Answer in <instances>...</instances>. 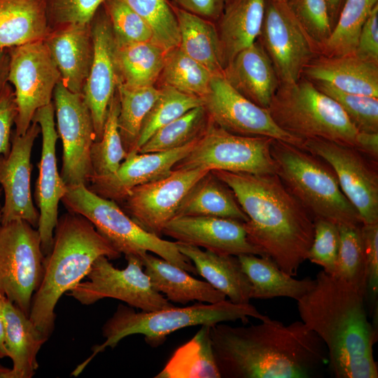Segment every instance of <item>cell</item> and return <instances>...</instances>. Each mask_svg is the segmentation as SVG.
<instances>
[{"mask_svg": "<svg viewBox=\"0 0 378 378\" xmlns=\"http://www.w3.org/2000/svg\"><path fill=\"white\" fill-rule=\"evenodd\" d=\"M210 338L223 378H309L328 363L324 343L302 321L218 323L210 326Z\"/></svg>", "mask_w": 378, "mask_h": 378, "instance_id": "6da1fadb", "label": "cell"}, {"mask_svg": "<svg viewBox=\"0 0 378 378\" xmlns=\"http://www.w3.org/2000/svg\"><path fill=\"white\" fill-rule=\"evenodd\" d=\"M297 305L301 321L324 343L335 377H378L377 328L368 320L364 291L321 270Z\"/></svg>", "mask_w": 378, "mask_h": 378, "instance_id": "7a4b0ae2", "label": "cell"}, {"mask_svg": "<svg viewBox=\"0 0 378 378\" xmlns=\"http://www.w3.org/2000/svg\"><path fill=\"white\" fill-rule=\"evenodd\" d=\"M211 172L234 193L248 218V240L284 272L293 276L307 258L314 220L276 174Z\"/></svg>", "mask_w": 378, "mask_h": 378, "instance_id": "3957f363", "label": "cell"}, {"mask_svg": "<svg viewBox=\"0 0 378 378\" xmlns=\"http://www.w3.org/2000/svg\"><path fill=\"white\" fill-rule=\"evenodd\" d=\"M102 255L113 260L121 254L82 215L69 211L58 218L29 316L47 340L54 330L58 300L86 276L94 260Z\"/></svg>", "mask_w": 378, "mask_h": 378, "instance_id": "277c9868", "label": "cell"}, {"mask_svg": "<svg viewBox=\"0 0 378 378\" xmlns=\"http://www.w3.org/2000/svg\"><path fill=\"white\" fill-rule=\"evenodd\" d=\"M253 317L260 321L268 318L250 303L235 304L224 300L217 303L200 302L185 307H171L151 312H135L132 307L119 304L102 327L105 341L93 346L92 355L72 372L78 376L92 358L107 347H115L123 338L141 334L153 347L161 345L167 337L181 328L194 326H212L218 323Z\"/></svg>", "mask_w": 378, "mask_h": 378, "instance_id": "5b68a950", "label": "cell"}, {"mask_svg": "<svg viewBox=\"0 0 378 378\" xmlns=\"http://www.w3.org/2000/svg\"><path fill=\"white\" fill-rule=\"evenodd\" d=\"M276 174L314 218L337 225L361 227L362 220L342 192L330 165L311 152L274 139Z\"/></svg>", "mask_w": 378, "mask_h": 378, "instance_id": "8992f818", "label": "cell"}, {"mask_svg": "<svg viewBox=\"0 0 378 378\" xmlns=\"http://www.w3.org/2000/svg\"><path fill=\"white\" fill-rule=\"evenodd\" d=\"M267 109L281 130L303 141L322 139L356 146L358 131L341 106L303 76L280 83Z\"/></svg>", "mask_w": 378, "mask_h": 378, "instance_id": "52a82bcc", "label": "cell"}, {"mask_svg": "<svg viewBox=\"0 0 378 378\" xmlns=\"http://www.w3.org/2000/svg\"><path fill=\"white\" fill-rule=\"evenodd\" d=\"M66 209L86 218L120 254L141 259L146 253L158 256L192 274H197L192 262L177 248L176 241H167L141 227L115 202L102 197L85 185L67 187L61 200Z\"/></svg>", "mask_w": 378, "mask_h": 378, "instance_id": "ba28073f", "label": "cell"}, {"mask_svg": "<svg viewBox=\"0 0 378 378\" xmlns=\"http://www.w3.org/2000/svg\"><path fill=\"white\" fill-rule=\"evenodd\" d=\"M274 139L232 134L210 119L205 133L172 170H222L253 174H276L271 154Z\"/></svg>", "mask_w": 378, "mask_h": 378, "instance_id": "9c48e42d", "label": "cell"}, {"mask_svg": "<svg viewBox=\"0 0 378 378\" xmlns=\"http://www.w3.org/2000/svg\"><path fill=\"white\" fill-rule=\"evenodd\" d=\"M44 257L37 228L20 219L0 223V293L28 316Z\"/></svg>", "mask_w": 378, "mask_h": 378, "instance_id": "30bf717a", "label": "cell"}, {"mask_svg": "<svg viewBox=\"0 0 378 378\" xmlns=\"http://www.w3.org/2000/svg\"><path fill=\"white\" fill-rule=\"evenodd\" d=\"M125 258L127 265L120 270L113 267L106 256H99L87 274V280L78 283L67 295L85 305L110 298L144 312L173 307L153 288L144 271L142 260L135 255Z\"/></svg>", "mask_w": 378, "mask_h": 378, "instance_id": "8fae6325", "label": "cell"}, {"mask_svg": "<svg viewBox=\"0 0 378 378\" xmlns=\"http://www.w3.org/2000/svg\"><path fill=\"white\" fill-rule=\"evenodd\" d=\"M258 41L283 83L299 80L305 67L321 55L318 46L306 32L287 2L281 0H265Z\"/></svg>", "mask_w": 378, "mask_h": 378, "instance_id": "7c38bea8", "label": "cell"}, {"mask_svg": "<svg viewBox=\"0 0 378 378\" xmlns=\"http://www.w3.org/2000/svg\"><path fill=\"white\" fill-rule=\"evenodd\" d=\"M10 53L8 82L13 86L18 111L15 133L22 135L36 111L52 102L61 76L44 41L10 48Z\"/></svg>", "mask_w": 378, "mask_h": 378, "instance_id": "4fadbf2b", "label": "cell"}, {"mask_svg": "<svg viewBox=\"0 0 378 378\" xmlns=\"http://www.w3.org/2000/svg\"><path fill=\"white\" fill-rule=\"evenodd\" d=\"M53 98L57 132L63 146L60 176L67 187L88 186L92 176L90 151L95 141L90 109L83 93L71 92L61 80Z\"/></svg>", "mask_w": 378, "mask_h": 378, "instance_id": "5bb4252c", "label": "cell"}, {"mask_svg": "<svg viewBox=\"0 0 378 378\" xmlns=\"http://www.w3.org/2000/svg\"><path fill=\"white\" fill-rule=\"evenodd\" d=\"M304 148L333 169L363 223H378V162L355 147L322 139L304 140Z\"/></svg>", "mask_w": 378, "mask_h": 378, "instance_id": "9a60e30c", "label": "cell"}, {"mask_svg": "<svg viewBox=\"0 0 378 378\" xmlns=\"http://www.w3.org/2000/svg\"><path fill=\"white\" fill-rule=\"evenodd\" d=\"M202 99L211 120L229 132L269 137L304 149L303 141L281 130L267 108L239 94L223 76L212 77L209 91Z\"/></svg>", "mask_w": 378, "mask_h": 378, "instance_id": "2e32d148", "label": "cell"}, {"mask_svg": "<svg viewBox=\"0 0 378 378\" xmlns=\"http://www.w3.org/2000/svg\"><path fill=\"white\" fill-rule=\"evenodd\" d=\"M209 171L172 170L164 178L132 188L118 204L141 227L161 237L188 192Z\"/></svg>", "mask_w": 378, "mask_h": 378, "instance_id": "e0dca14e", "label": "cell"}, {"mask_svg": "<svg viewBox=\"0 0 378 378\" xmlns=\"http://www.w3.org/2000/svg\"><path fill=\"white\" fill-rule=\"evenodd\" d=\"M39 133L40 125L32 121L24 134L18 135L14 132L12 134L8 155H0V186L4 193L1 224L20 219L38 227L40 215L34 206L31 192V155Z\"/></svg>", "mask_w": 378, "mask_h": 378, "instance_id": "ac0fdd59", "label": "cell"}, {"mask_svg": "<svg viewBox=\"0 0 378 378\" xmlns=\"http://www.w3.org/2000/svg\"><path fill=\"white\" fill-rule=\"evenodd\" d=\"M53 103L38 109L32 119L41 127L42 148L39 174L36 183L35 199L39 209L38 230L44 256L52 248L54 231L58 220V205L66 192L67 186L59 174L56 160L58 139L54 120Z\"/></svg>", "mask_w": 378, "mask_h": 378, "instance_id": "d6986e66", "label": "cell"}, {"mask_svg": "<svg viewBox=\"0 0 378 378\" xmlns=\"http://www.w3.org/2000/svg\"><path fill=\"white\" fill-rule=\"evenodd\" d=\"M91 28L94 55L82 93L92 115L95 141H99L103 134L108 107L116 91L118 81L115 37L103 6L95 13Z\"/></svg>", "mask_w": 378, "mask_h": 378, "instance_id": "ffe728a7", "label": "cell"}, {"mask_svg": "<svg viewBox=\"0 0 378 378\" xmlns=\"http://www.w3.org/2000/svg\"><path fill=\"white\" fill-rule=\"evenodd\" d=\"M198 140L166 151H132L117 170L107 175L92 176L87 187L96 195L119 204L132 188L169 175L173 167L192 150Z\"/></svg>", "mask_w": 378, "mask_h": 378, "instance_id": "44dd1931", "label": "cell"}, {"mask_svg": "<svg viewBox=\"0 0 378 378\" xmlns=\"http://www.w3.org/2000/svg\"><path fill=\"white\" fill-rule=\"evenodd\" d=\"M163 234L176 241L219 254L263 256L248 240L243 222L235 219L206 216H175L164 226Z\"/></svg>", "mask_w": 378, "mask_h": 378, "instance_id": "7402d4cb", "label": "cell"}, {"mask_svg": "<svg viewBox=\"0 0 378 378\" xmlns=\"http://www.w3.org/2000/svg\"><path fill=\"white\" fill-rule=\"evenodd\" d=\"M44 43L59 71L61 82L71 92L82 93L94 55L91 22L52 27Z\"/></svg>", "mask_w": 378, "mask_h": 378, "instance_id": "603a6c76", "label": "cell"}, {"mask_svg": "<svg viewBox=\"0 0 378 378\" xmlns=\"http://www.w3.org/2000/svg\"><path fill=\"white\" fill-rule=\"evenodd\" d=\"M302 76L345 92L378 97V62L355 52L332 57L320 55L305 67Z\"/></svg>", "mask_w": 378, "mask_h": 378, "instance_id": "cb8c5ba5", "label": "cell"}, {"mask_svg": "<svg viewBox=\"0 0 378 378\" xmlns=\"http://www.w3.org/2000/svg\"><path fill=\"white\" fill-rule=\"evenodd\" d=\"M223 76L239 94L265 108L280 83L272 61L258 40L233 58Z\"/></svg>", "mask_w": 378, "mask_h": 378, "instance_id": "d4e9b609", "label": "cell"}, {"mask_svg": "<svg viewBox=\"0 0 378 378\" xmlns=\"http://www.w3.org/2000/svg\"><path fill=\"white\" fill-rule=\"evenodd\" d=\"M179 251L194 265L200 276L235 304L250 303L251 284L237 256L219 254L176 241Z\"/></svg>", "mask_w": 378, "mask_h": 378, "instance_id": "484cf974", "label": "cell"}, {"mask_svg": "<svg viewBox=\"0 0 378 378\" xmlns=\"http://www.w3.org/2000/svg\"><path fill=\"white\" fill-rule=\"evenodd\" d=\"M265 0H226L215 22L224 69L241 50L255 42L260 34Z\"/></svg>", "mask_w": 378, "mask_h": 378, "instance_id": "4316f807", "label": "cell"}, {"mask_svg": "<svg viewBox=\"0 0 378 378\" xmlns=\"http://www.w3.org/2000/svg\"><path fill=\"white\" fill-rule=\"evenodd\" d=\"M141 260L153 288L169 301L185 304L192 301L212 304L225 300V294L207 281L194 278L159 256L146 253Z\"/></svg>", "mask_w": 378, "mask_h": 378, "instance_id": "83f0119b", "label": "cell"}, {"mask_svg": "<svg viewBox=\"0 0 378 378\" xmlns=\"http://www.w3.org/2000/svg\"><path fill=\"white\" fill-rule=\"evenodd\" d=\"M5 345L15 378H31L38 369L37 354L48 340L29 317L1 295Z\"/></svg>", "mask_w": 378, "mask_h": 378, "instance_id": "f1b7e54d", "label": "cell"}, {"mask_svg": "<svg viewBox=\"0 0 378 378\" xmlns=\"http://www.w3.org/2000/svg\"><path fill=\"white\" fill-rule=\"evenodd\" d=\"M50 31L46 0H0V48L44 41Z\"/></svg>", "mask_w": 378, "mask_h": 378, "instance_id": "f546056e", "label": "cell"}, {"mask_svg": "<svg viewBox=\"0 0 378 378\" xmlns=\"http://www.w3.org/2000/svg\"><path fill=\"white\" fill-rule=\"evenodd\" d=\"M251 284V299L285 297L299 300L314 286L315 279H294L267 256L242 254L237 256Z\"/></svg>", "mask_w": 378, "mask_h": 378, "instance_id": "4dcf8cb0", "label": "cell"}, {"mask_svg": "<svg viewBox=\"0 0 378 378\" xmlns=\"http://www.w3.org/2000/svg\"><path fill=\"white\" fill-rule=\"evenodd\" d=\"M171 4L178 24V48L214 76H223L224 64L215 23Z\"/></svg>", "mask_w": 378, "mask_h": 378, "instance_id": "1f68e13d", "label": "cell"}, {"mask_svg": "<svg viewBox=\"0 0 378 378\" xmlns=\"http://www.w3.org/2000/svg\"><path fill=\"white\" fill-rule=\"evenodd\" d=\"M115 43L117 82L130 87L155 85L167 52L153 41L131 42L115 38Z\"/></svg>", "mask_w": 378, "mask_h": 378, "instance_id": "d6a6232c", "label": "cell"}, {"mask_svg": "<svg viewBox=\"0 0 378 378\" xmlns=\"http://www.w3.org/2000/svg\"><path fill=\"white\" fill-rule=\"evenodd\" d=\"M206 216L235 219L243 223L248 218L233 191L211 171L190 190L176 216Z\"/></svg>", "mask_w": 378, "mask_h": 378, "instance_id": "836d02e7", "label": "cell"}, {"mask_svg": "<svg viewBox=\"0 0 378 378\" xmlns=\"http://www.w3.org/2000/svg\"><path fill=\"white\" fill-rule=\"evenodd\" d=\"M210 326H201L188 342L173 354L156 378H220L215 360Z\"/></svg>", "mask_w": 378, "mask_h": 378, "instance_id": "e575fe53", "label": "cell"}, {"mask_svg": "<svg viewBox=\"0 0 378 378\" xmlns=\"http://www.w3.org/2000/svg\"><path fill=\"white\" fill-rule=\"evenodd\" d=\"M120 111L118 125L121 141L127 153L136 151L143 121L158 99L160 90L155 85L130 87L117 82Z\"/></svg>", "mask_w": 378, "mask_h": 378, "instance_id": "d590c367", "label": "cell"}, {"mask_svg": "<svg viewBox=\"0 0 378 378\" xmlns=\"http://www.w3.org/2000/svg\"><path fill=\"white\" fill-rule=\"evenodd\" d=\"M213 76L205 66L177 47L167 52L155 86H169L183 93L203 98L209 91Z\"/></svg>", "mask_w": 378, "mask_h": 378, "instance_id": "8d00e7d4", "label": "cell"}, {"mask_svg": "<svg viewBox=\"0 0 378 378\" xmlns=\"http://www.w3.org/2000/svg\"><path fill=\"white\" fill-rule=\"evenodd\" d=\"M209 122L204 106L195 107L158 130L138 153L169 150L198 140L206 131Z\"/></svg>", "mask_w": 378, "mask_h": 378, "instance_id": "74e56055", "label": "cell"}, {"mask_svg": "<svg viewBox=\"0 0 378 378\" xmlns=\"http://www.w3.org/2000/svg\"><path fill=\"white\" fill-rule=\"evenodd\" d=\"M377 4L378 0H346L321 55L332 57L355 52L362 27Z\"/></svg>", "mask_w": 378, "mask_h": 378, "instance_id": "f35d334b", "label": "cell"}, {"mask_svg": "<svg viewBox=\"0 0 378 378\" xmlns=\"http://www.w3.org/2000/svg\"><path fill=\"white\" fill-rule=\"evenodd\" d=\"M160 95L146 115L139 133L136 151L158 130L188 111L203 106V99L169 86L159 88Z\"/></svg>", "mask_w": 378, "mask_h": 378, "instance_id": "ab89813d", "label": "cell"}, {"mask_svg": "<svg viewBox=\"0 0 378 378\" xmlns=\"http://www.w3.org/2000/svg\"><path fill=\"white\" fill-rule=\"evenodd\" d=\"M119 111V98L115 91L108 107L102 136L94 141L91 147L92 176L114 172L127 155L118 130Z\"/></svg>", "mask_w": 378, "mask_h": 378, "instance_id": "60d3db41", "label": "cell"}, {"mask_svg": "<svg viewBox=\"0 0 378 378\" xmlns=\"http://www.w3.org/2000/svg\"><path fill=\"white\" fill-rule=\"evenodd\" d=\"M148 26L153 41L166 52L177 48L180 33L169 0H124Z\"/></svg>", "mask_w": 378, "mask_h": 378, "instance_id": "b9f144b4", "label": "cell"}, {"mask_svg": "<svg viewBox=\"0 0 378 378\" xmlns=\"http://www.w3.org/2000/svg\"><path fill=\"white\" fill-rule=\"evenodd\" d=\"M340 245L332 275L365 293V263L360 227L338 225Z\"/></svg>", "mask_w": 378, "mask_h": 378, "instance_id": "7bdbcfd3", "label": "cell"}, {"mask_svg": "<svg viewBox=\"0 0 378 378\" xmlns=\"http://www.w3.org/2000/svg\"><path fill=\"white\" fill-rule=\"evenodd\" d=\"M312 83L337 102L358 132H378V97L345 92L324 83Z\"/></svg>", "mask_w": 378, "mask_h": 378, "instance_id": "ee69618b", "label": "cell"}, {"mask_svg": "<svg viewBox=\"0 0 378 378\" xmlns=\"http://www.w3.org/2000/svg\"><path fill=\"white\" fill-rule=\"evenodd\" d=\"M102 6L116 39L131 42L153 41L147 24L124 0H106Z\"/></svg>", "mask_w": 378, "mask_h": 378, "instance_id": "f6af8a7d", "label": "cell"}, {"mask_svg": "<svg viewBox=\"0 0 378 378\" xmlns=\"http://www.w3.org/2000/svg\"><path fill=\"white\" fill-rule=\"evenodd\" d=\"M287 4L321 50L332 31L326 1L289 0Z\"/></svg>", "mask_w": 378, "mask_h": 378, "instance_id": "bcb514c9", "label": "cell"}, {"mask_svg": "<svg viewBox=\"0 0 378 378\" xmlns=\"http://www.w3.org/2000/svg\"><path fill=\"white\" fill-rule=\"evenodd\" d=\"M314 220V239L307 260L321 266L325 272L332 274L340 245L339 227L325 219Z\"/></svg>", "mask_w": 378, "mask_h": 378, "instance_id": "7dc6e473", "label": "cell"}, {"mask_svg": "<svg viewBox=\"0 0 378 378\" xmlns=\"http://www.w3.org/2000/svg\"><path fill=\"white\" fill-rule=\"evenodd\" d=\"M106 0H46L51 28L66 24L90 23Z\"/></svg>", "mask_w": 378, "mask_h": 378, "instance_id": "c3c4849f", "label": "cell"}, {"mask_svg": "<svg viewBox=\"0 0 378 378\" xmlns=\"http://www.w3.org/2000/svg\"><path fill=\"white\" fill-rule=\"evenodd\" d=\"M360 232L365 263L366 304L377 321L378 300V223L363 224Z\"/></svg>", "mask_w": 378, "mask_h": 378, "instance_id": "681fc988", "label": "cell"}, {"mask_svg": "<svg viewBox=\"0 0 378 378\" xmlns=\"http://www.w3.org/2000/svg\"><path fill=\"white\" fill-rule=\"evenodd\" d=\"M18 111L13 88L8 83L0 93V155L7 156L11 148V129Z\"/></svg>", "mask_w": 378, "mask_h": 378, "instance_id": "f907efd6", "label": "cell"}, {"mask_svg": "<svg viewBox=\"0 0 378 378\" xmlns=\"http://www.w3.org/2000/svg\"><path fill=\"white\" fill-rule=\"evenodd\" d=\"M355 53L363 59L378 62V4L362 27Z\"/></svg>", "mask_w": 378, "mask_h": 378, "instance_id": "816d5d0a", "label": "cell"}, {"mask_svg": "<svg viewBox=\"0 0 378 378\" xmlns=\"http://www.w3.org/2000/svg\"><path fill=\"white\" fill-rule=\"evenodd\" d=\"M226 0H172L177 7L215 23Z\"/></svg>", "mask_w": 378, "mask_h": 378, "instance_id": "f5cc1de1", "label": "cell"}, {"mask_svg": "<svg viewBox=\"0 0 378 378\" xmlns=\"http://www.w3.org/2000/svg\"><path fill=\"white\" fill-rule=\"evenodd\" d=\"M356 144L358 150L378 162V132H358Z\"/></svg>", "mask_w": 378, "mask_h": 378, "instance_id": "db71d44e", "label": "cell"}, {"mask_svg": "<svg viewBox=\"0 0 378 378\" xmlns=\"http://www.w3.org/2000/svg\"><path fill=\"white\" fill-rule=\"evenodd\" d=\"M10 61V48H0V93L8 83Z\"/></svg>", "mask_w": 378, "mask_h": 378, "instance_id": "11a10c76", "label": "cell"}, {"mask_svg": "<svg viewBox=\"0 0 378 378\" xmlns=\"http://www.w3.org/2000/svg\"><path fill=\"white\" fill-rule=\"evenodd\" d=\"M328 8L331 26L333 29L338 19L340 11L346 0H326Z\"/></svg>", "mask_w": 378, "mask_h": 378, "instance_id": "9f6ffc18", "label": "cell"}, {"mask_svg": "<svg viewBox=\"0 0 378 378\" xmlns=\"http://www.w3.org/2000/svg\"><path fill=\"white\" fill-rule=\"evenodd\" d=\"M8 356L5 345V324L2 310V298L0 293V358Z\"/></svg>", "mask_w": 378, "mask_h": 378, "instance_id": "6f0895ef", "label": "cell"}, {"mask_svg": "<svg viewBox=\"0 0 378 378\" xmlns=\"http://www.w3.org/2000/svg\"><path fill=\"white\" fill-rule=\"evenodd\" d=\"M0 378H15L12 368L0 366Z\"/></svg>", "mask_w": 378, "mask_h": 378, "instance_id": "680465c9", "label": "cell"}, {"mask_svg": "<svg viewBox=\"0 0 378 378\" xmlns=\"http://www.w3.org/2000/svg\"><path fill=\"white\" fill-rule=\"evenodd\" d=\"M1 204H0V218H1Z\"/></svg>", "mask_w": 378, "mask_h": 378, "instance_id": "91938a15", "label": "cell"}, {"mask_svg": "<svg viewBox=\"0 0 378 378\" xmlns=\"http://www.w3.org/2000/svg\"><path fill=\"white\" fill-rule=\"evenodd\" d=\"M281 1H284L288 2L289 0H281Z\"/></svg>", "mask_w": 378, "mask_h": 378, "instance_id": "94428289", "label": "cell"}]
</instances>
